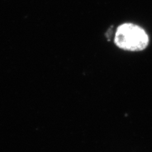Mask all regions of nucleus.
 <instances>
[{"mask_svg":"<svg viewBox=\"0 0 152 152\" xmlns=\"http://www.w3.org/2000/svg\"><path fill=\"white\" fill-rule=\"evenodd\" d=\"M148 36L145 31L133 23H124L117 28L115 43L121 49L128 51H141L148 44Z\"/></svg>","mask_w":152,"mask_h":152,"instance_id":"f257e3e1","label":"nucleus"}]
</instances>
